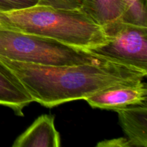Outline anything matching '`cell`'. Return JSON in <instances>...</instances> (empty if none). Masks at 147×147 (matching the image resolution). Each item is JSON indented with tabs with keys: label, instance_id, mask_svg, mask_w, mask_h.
<instances>
[{
	"label": "cell",
	"instance_id": "6da1fadb",
	"mask_svg": "<svg viewBox=\"0 0 147 147\" xmlns=\"http://www.w3.org/2000/svg\"><path fill=\"white\" fill-rule=\"evenodd\" d=\"M0 61L18 78L33 101L47 108L85 100L109 86L143 80L147 75L112 60L60 67L13 61L1 56Z\"/></svg>",
	"mask_w": 147,
	"mask_h": 147
},
{
	"label": "cell",
	"instance_id": "7a4b0ae2",
	"mask_svg": "<svg viewBox=\"0 0 147 147\" xmlns=\"http://www.w3.org/2000/svg\"><path fill=\"white\" fill-rule=\"evenodd\" d=\"M0 26L88 50L106 40L103 27L80 9H65L37 4L0 13Z\"/></svg>",
	"mask_w": 147,
	"mask_h": 147
},
{
	"label": "cell",
	"instance_id": "3957f363",
	"mask_svg": "<svg viewBox=\"0 0 147 147\" xmlns=\"http://www.w3.org/2000/svg\"><path fill=\"white\" fill-rule=\"evenodd\" d=\"M0 56L44 66L76 65L110 60L57 40L0 26Z\"/></svg>",
	"mask_w": 147,
	"mask_h": 147
},
{
	"label": "cell",
	"instance_id": "277c9868",
	"mask_svg": "<svg viewBox=\"0 0 147 147\" xmlns=\"http://www.w3.org/2000/svg\"><path fill=\"white\" fill-rule=\"evenodd\" d=\"M106 40L88 50L106 59L147 72V27L117 20L103 27Z\"/></svg>",
	"mask_w": 147,
	"mask_h": 147
},
{
	"label": "cell",
	"instance_id": "5b68a950",
	"mask_svg": "<svg viewBox=\"0 0 147 147\" xmlns=\"http://www.w3.org/2000/svg\"><path fill=\"white\" fill-rule=\"evenodd\" d=\"M94 109L111 110L147 105V86L143 80L109 86L85 99Z\"/></svg>",
	"mask_w": 147,
	"mask_h": 147
},
{
	"label": "cell",
	"instance_id": "8992f818",
	"mask_svg": "<svg viewBox=\"0 0 147 147\" xmlns=\"http://www.w3.org/2000/svg\"><path fill=\"white\" fill-rule=\"evenodd\" d=\"M60 136L55 126V117L42 115L23 132L13 144V147H59Z\"/></svg>",
	"mask_w": 147,
	"mask_h": 147
},
{
	"label": "cell",
	"instance_id": "52a82bcc",
	"mask_svg": "<svg viewBox=\"0 0 147 147\" xmlns=\"http://www.w3.org/2000/svg\"><path fill=\"white\" fill-rule=\"evenodd\" d=\"M32 102V98L18 78L0 61V105L22 116L24 108Z\"/></svg>",
	"mask_w": 147,
	"mask_h": 147
},
{
	"label": "cell",
	"instance_id": "ba28073f",
	"mask_svg": "<svg viewBox=\"0 0 147 147\" xmlns=\"http://www.w3.org/2000/svg\"><path fill=\"white\" fill-rule=\"evenodd\" d=\"M119 123L134 146H147V105L134 106L116 111Z\"/></svg>",
	"mask_w": 147,
	"mask_h": 147
},
{
	"label": "cell",
	"instance_id": "9c48e42d",
	"mask_svg": "<svg viewBox=\"0 0 147 147\" xmlns=\"http://www.w3.org/2000/svg\"><path fill=\"white\" fill-rule=\"evenodd\" d=\"M80 9L102 27L122 20L125 12L123 0H83Z\"/></svg>",
	"mask_w": 147,
	"mask_h": 147
},
{
	"label": "cell",
	"instance_id": "30bf717a",
	"mask_svg": "<svg viewBox=\"0 0 147 147\" xmlns=\"http://www.w3.org/2000/svg\"><path fill=\"white\" fill-rule=\"evenodd\" d=\"M125 12L122 20L147 27V0H123Z\"/></svg>",
	"mask_w": 147,
	"mask_h": 147
},
{
	"label": "cell",
	"instance_id": "8fae6325",
	"mask_svg": "<svg viewBox=\"0 0 147 147\" xmlns=\"http://www.w3.org/2000/svg\"><path fill=\"white\" fill-rule=\"evenodd\" d=\"M39 0H0V13L18 11L37 5Z\"/></svg>",
	"mask_w": 147,
	"mask_h": 147
},
{
	"label": "cell",
	"instance_id": "7c38bea8",
	"mask_svg": "<svg viewBox=\"0 0 147 147\" xmlns=\"http://www.w3.org/2000/svg\"><path fill=\"white\" fill-rule=\"evenodd\" d=\"M83 2V0H39L38 4L57 9H76L81 8Z\"/></svg>",
	"mask_w": 147,
	"mask_h": 147
},
{
	"label": "cell",
	"instance_id": "4fadbf2b",
	"mask_svg": "<svg viewBox=\"0 0 147 147\" xmlns=\"http://www.w3.org/2000/svg\"><path fill=\"white\" fill-rule=\"evenodd\" d=\"M97 146L100 147H133L131 142L126 137L117 138V139L106 140L99 142Z\"/></svg>",
	"mask_w": 147,
	"mask_h": 147
}]
</instances>
